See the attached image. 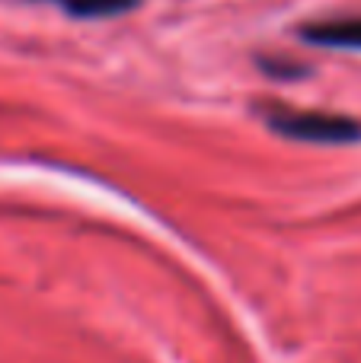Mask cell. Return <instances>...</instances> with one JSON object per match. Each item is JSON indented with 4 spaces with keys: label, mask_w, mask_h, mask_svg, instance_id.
I'll return each mask as SVG.
<instances>
[{
    "label": "cell",
    "mask_w": 361,
    "mask_h": 363,
    "mask_svg": "<svg viewBox=\"0 0 361 363\" xmlns=\"http://www.w3.org/2000/svg\"><path fill=\"white\" fill-rule=\"evenodd\" d=\"M259 112L275 134H285L291 140H307V144H352V140H361V125L355 118H345V115L298 112V108L288 106H262Z\"/></svg>",
    "instance_id": "cell-1"
},
{
    "label": "cell",
    "mask_w": 361,
    "mask_h": 363,
    "mask_svg": "<svg viewBox=\"0 0 361 363\" xmlns=\"http://www.w3.org/2000/svg\"><path fill=\"white\" fill-rule=\"evenodd\" d=\"M301 38L323 48H352L361 51V19H323L301 29Z\"/></svg>",
    "instance_id": "cell-2"
},
{
    "label": "cell",
    "mask_w": 361,
    "mask_h": 363,
    "mask_svg": "<svg viewBox=\"0 0 361 363\" xmlns=\"http://www.w3.org/2000/svg\"><path fill=\"white\" fill-rule=\"evenodd\" d=\"M58 4L68 16L77 19H106V16H119L138 6V0H48Z\"/></svg>",
    "instance_id": "cell-3"
}]
</instances>
